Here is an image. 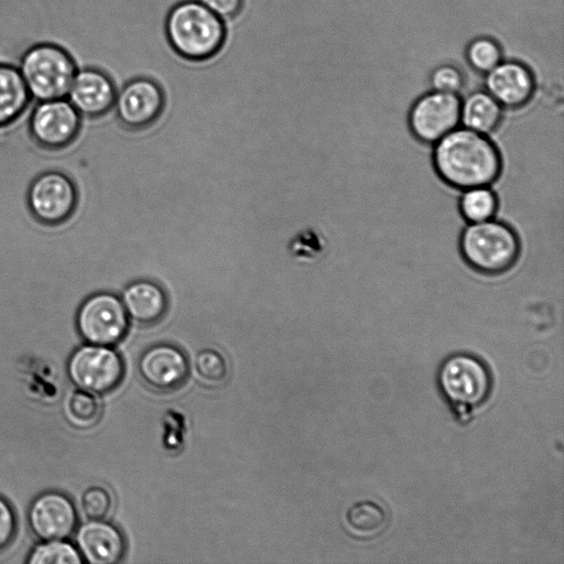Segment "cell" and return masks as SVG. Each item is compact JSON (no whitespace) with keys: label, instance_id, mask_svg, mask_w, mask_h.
<instances>
[{"label":"cell","instance_id":"4316f807","mask_svg":"<svg viewBox=\"0 0 564 564\" xmlns=\"http://www.w3.org/2000/svg\"><path fill=\"white\" fill-rule=\"evenodd\" d=\"M80 505L89 519H104L111 509L112 499L105 488L93 486L82 495Z\"/></svg>","mask_w":564,"mask_h":564},{"label":"cell","instance_id":"ac0fdd59","mask_svg":"<svg viewBox=\"0 0 564 564\" xmlns=\"http://www.w3.org/2000/svg\"><path fill=\"white\" fill-rule=\"evenodd\" d=\"M503 108L484 88L469 91L460 102V126L490 134L501 124Z\"/></svg>","mask_w":564,"mask_h":564},{"label":"cell","instance_id":"30bf717a","mask_svg":"<svg viewBox=\"0 0 564 564\" xmlns=\"http://www.w3.org/2000/svg\"><path fill=\"white\" fill-rule=\"evenodd\" d=\"M80 120L82 116L66 97L34 100L30 112V130L40 144L56 149L74 140Z\"/></svg>","mask_w":564,"mask_h":564},{"label":"cell","instance_id":"7a4b0ae2","mask_svg":"<svg viewBox=\"0 0 564 564\" xmlns=\"http://www.w3.org/2000/svg\"><path fill=\"white\" fill-rule=\"evenodd\" d=\"M164 33L180 57L189 62H204L223 48L227 28L225 21L199 0H183L169 10Z\"/></svg>","mask_w":564,"mask_h":564},{"label":"cell","instance_id":"7402d4cb","mask_svg":"<svg viewBox=\"0 0 564 564\" xmlns=\"http://www.w3.org/2000/svg\"><path fill=\"white\" fill-rule=\"evenodd\" d=\"M465 58L469 67L484 76L503 59L501 45L490 36H477L465 48Z\"/></svg>","mask_w":564,"mask_h":564},{"label":"cell","instance_id":"6da1fadb","mask_svg":"<svg viewBox=\"0 0 564 564\" xmlns=\"http://www.w3.org/2000/svg\"><path fill=\"white\" fill-rule=\"evenodd\" d=\"M432 164L443 183L464 191L491 186L501 174L502 156L488 134L459 126L433 144Z\"/></svg>","mask_w":564,"mask_h":564},{"label":"cell","instance_id":"484cf974","mask_svg":"<svg viewBox=\"0 0 564 564\" xmlns=\"http://www.w3.org/2000/svg\"><path fill=\"white\" fill-rule=\"evenodd\" d=\"M467 76L453 64H441L434 67L429 77L431 90L459 95L466 89Z\"/></svg>","mask_w":564,"mask_h":564},{"label":"cell","instance_id":"44dd1931","mask_svg":"<svg viewBox=\"0 0 564 564\" xmlns=\"http://www.w3.org/2000/svg\"><path fill=\"white\" fill-rule=\"evenodd\" d=\"M498 206V196L490 186H476L460 191L458 212L467 224L494 218Z\"/></svg>","mask_w":564,"mask_h":564},{"label":"cell","instance_id":"5b68a950","mask_svg":"<svg viewBox=\"0 0 564 564\" xmlns=\"http://www.w3.org/2000/svg\"><path fill=\"white\" fill-rule=\"evenodd\" d=\"M17 67L35 101L66 97L78 69L66 50L47 42L26 48Z\"/></svg>","mask_w":564,"mask_h":564},{"label":"cell","instance_id":"7c38bea8","mask_svg":"<svg viewBox=\"0 0 564 564\" xmlns=\"http://www.w3.org/2000/svg\"><path fill=\"white\" fill-rule=\"evenodd\" d=\"M484 89L489 93L503 109L518 110L531 102L538 90L532 70L516 59H503L494 69L484 75Z\"/></svg>","mask_w":564,"mask_h":564},{"label":"cell","instance_id":"5bb4252c","mask_svg":"<svg viewBox=\"0 0 564 564\" xmlns=\"http://www.w3.org/2000/svg\"><path fill=\"white\" fill-rule=\"evenodd\" d=\"M117 87L104 70L87 66L77 69L67 93L68 101L84 117H102L115 105Z\"/></svg>","mask_w":564,"mask_h":564},{"label":"cell","instance_id":"ba28073f","mask_svg":"<svg viewBox=\"0 0 564 564\" xmlns=\"http://www.w3.org/2000/svg\"><path fill=\"white\" fill-rule=\"evenodd\" d=\"M462 97L429 90L415 98L408 111V126L421 143L433 145L460 126Z\"/></svg>","mask_w":564,"mask_h":564},{"label":"cell","instance_id":"3957f363","mask_svg":"<svg viewBox=\"0 0 564 564\" xmlns=\"http://www.w3.org/2000/svg\"><path fill=\"white\" fill-rule=\"evenodd\" d=\"M458 250L474 271L496 276L514 267L521 253V240L514 228L495 217L467 224L458 238Z\"/></svg>","mask_w":564,"mask_h":564},{"label":"cell","instance_id":"d4e9b609","mask_svg":"<svg viewBox=\"0 0 564 564\" xmlns=\"http://www.w3.org/2000/svg\"><path fill=\"white\" fill-rule=\"evenodd\" d=\"M194 367L198 377L209 383L219 384L228 375V366L220 352L205 348L199 350L194 358Z\"/></svg>","mask_w":564,"mask_h":564},{"label":"cell","instance_id":"8fae6325","mask_svg":"<svg viewBox=\"0 0 564 564\" xmlns=\"http://www.w3.org/2000/svg\"><path fill=\"white\" fill-rule=\"evenodd\" d=\"M164 102V93L155 80L135 77L117 90L113 108L123 126L140 129L160 117Z\"/></svg>","mask_w":564,"mask_h":564},{"label":"cell","instance_id":"f1b7e54d","mask_svg":"<svg viewBox=\"0 0 564 564\" xmlns=\"http://www.w3.org/2000/svg\"><path fill=\"white\" fill-rule=\"evenodd\" d=\"M224 21L235 19L242 10L243 0H199Z\"/></svg>","mask_w":564,"mask_h":564},{"label":"cell","instance_id":"d6986e66","mask_svg":"<svg viewBox=\"0 0 564 564\" xmlns=\"http://www.w3.org/2000/svg\"><path fill=\"white\" fill-rule=\"evenodd\" d=\"M32 100L18 67L0 63V126L17 119Z\"/></svg>","mask_w":564,"mask_h":564},{"label":"cell","instance_id":"2e32d148","mask_svg":"<svg viewBox=\"0 0 564 564\" xmlns=\"http://www.w3.org/2000/svg\"><path fill=\"white\" fill-rule=\"evenodd\" d=\"M76 547L90 564H113L119 562L126 550L120 530L102 519H90L76 533Z\"/></svg>","mask_w":564,"mask_h":564},{"label":"cell","instance_id":"4fadbf2b","mask_svg":"<svg viewBox=\"0 0 564 564\" xmlns=\"http://www.w3.org/2000/svg\"><path fill=\"white\" fill-rule=\"evenodd\" d=\"M28 519L31 530L42 541L65 540L76 528L77 512L66 495L47 491L33 500Z\"/></svg>","mask_w":564,"mask_h":564},{"label":"cell","instance_id":"8992f818","mask_svg":"<svg viewBox=\"0 0 564 564\" xmlns=\"http://www.w3.org/2000/svg\"><path fill=\"white\" fill-rule=\"evenodd\" d=\"M75 326L86 343L112 346L126 335L129 316L118 295L109 291H97L79 305Z\"/></svg>","mask_w":564,"mask_h":564},{"label":"cell","instance_id":"603a6c76","mask_svg":"<svg viewBox=\"0 0 564 564\" xmlns=\"http://www.w3.org/2000/svg\"><path fill=\"white\" fill-rule=\"evenodd\" d=\"M29 564H80L83 558L72 543L64 540H44L30 553Z\"/></svg>","mask_w":564,"mask_h":564},{"label":"cell","instance_id":"9a60e30c","mask_svg":"<svg viewBox=\"0 0 564 564\" xmlns=\"http://www.w3.org/2000/svg\"><path fill=\"white\" fill-rule=\"evenodd\" d=\"M138 370L143 381L159 391L180 388L189 372L184 352L176 346L160 343L147 348L138 361Z\"/></svg>","mask_w":564,"mask_h":564},{"label":"cell","instance_id":"9c48e42d","mask_svg":"<svg viewBox=\"0 0 564 564\" xmlns=\"http://www.w3.org/2000/svg\"><path fill=\"white\" fill-rule=\"evenodd\" d=\"M33 215L46 224H56L68 218L77 203L74 182L65 173L47 171L31 183L28 194Z\"/></svg>","mask_w":564,"mask_h":564},{"label":"cell","instance_id":"52a82bcc","mask_svg":"<svg viewBox=\"0 0 564 564\" xmlns=\"http://www.w3.org/2000/svg\"><path fill=\"white\" fill-rule=\"evenodd\" d=\"M123 372V361L110 346L87 343L78 347L67 362L70 381L93 394H105L116 389Z\"/></svg>","mask_w":564,"mask_h":564},{"label":"cell","instance_id":"cb8c5ba5","mask_svg":"<svg viewBox=\"0 0 564 564\" xmlns=\"http://www.w3.org/2000/svg\"><path fill=\"white\" fill-rule=\"evenodd\" d=\"M65 414L73 425L89 427L99 420L100 404L93 393L78 389L68 398Z\"/></svg>","mask_w":564,"mask_h":564},{"label":"cell","instance_id":"ffe728a7","mask_svg":"<svg viewBox=\"0 0 564 564\" xmlns=\"http://www.w3.org/2000/svg\"><path fill=\"white\" fill-rule=\"evenodd\" d=\"M388 524L387 511L375 501L355 502L346 512L348 531L358 539H375L387 530Z\"/></svg>","mask_w":564,"mask_h":564},{"label":"cell","instance_id":"277c9868","mask_svg":"<svg viewBox=\"0 0 564 564\" xmlns=\"http://www.w3.org/2000/svg\"><path fill=\"white\" fill-rule=\"evenodd\" d=\"M437 384L456 419L468 422L489 398L492 378L478 357L458 352L448 356L437 371Z\"/></svg>","mask_w":564,"mask_h":564},{"label":"cell","instance_id":"83f0119b","mask_svg":"<svg viewBox=\"0 0 564 564\" xmlns=\"http://www.w3.org/2000/svg\"><path fill=\"white\" fill-rule=\"evenodd\" d=\"M17 532V517L10 503L0 497V551L6 549Z\"/></svg>","mask_w":564,"mask_h":564},{"label":"cell","instance_id":"e0dca14e","mask_svg":"<svg viewBox=\"0 0 564 564\" xmlns=\"http://www.w3.org/2000/svg\"><path fill=\"white\" fill-rule=\"evenodd\" d=\"M121 301L132 321L153 324L165 314L167 297L164 290L150 280H137L122 291Z\"/></svg>","mask_w":564,"mask_h":564}]
</instances>
